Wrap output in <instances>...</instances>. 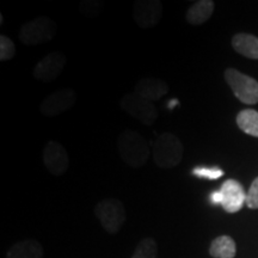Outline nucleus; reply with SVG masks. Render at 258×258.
<instances>
[{
	"label": "nucleus",
	"mask_w": 258,
	"mask_h": 258,
	"mask_svg": "<svg viewBox=\"0 0 258 258\" xmlns=\"http://www.w3.org/2000/svg\"><path fill=\"white\" fill-rule=\"evenodd\" d=\"M117 150L123 163L132 169L144 166L151 153L146 139L132 129H127L120 134L117 139Z\"/></svg>",
	"instance_id": "obj_1"
},
{
	"label": "nucleus",
	"mask_w": 258,
	"mask_h": 258,
	"mask_svg": "<svg viewBox=\"0 0 258 258\" xmlns=\"http://www.w3.org/2000/svg\"><path fill=\"white\" fill-rule=\"evenodd\" d=\"M184 147L182 141L172 133H161L154 141L152 158L160 169H173L183 159Z\"/></svg>",
	"instance_id": "obj_2"
},
{
	"label": "nucleus",
	"mask_w": 258,
	"mask_h": 258,
	"mask_svg": "<svg viewBox=\"0 0 258 258\" xmlns=\"http://www.w3.org/2000/svg\"><path fill=\"white\" fill-rule=\"evenodd\" d=\"M95 215L109 234L117 233L127 218L123 202L117 199H105L97 203Z\"/></svg>",
	"instance_id": "obj_3"
},
{
	"label": "nucleus",
	"mask_w": 258,
	"mask_h": 258,
	"mask_svg": "<svg viewBox=\"0 0 258 258\" xmlns=\"http://www.w3.org/2000/svg\"><path fill=\"white\" fill-rule=\"evenodd\" d=\"M56 29L55 22L41 16L22 25L18 37L25 46H37L53 40L55 37Z\"/></svg>",
	"instance_id": "obj_4"
},
{
	"label": "nucleus",
	"mask_w": 258,
	"mask_h": 258,
	"mask_svg": "<svg viewBox=\"0 0 258 258\" xmlns=\"http://www.w3.org/2000/svg\"><path fill=\"white\" fill-rule=\"evenodd\" d=\"M225 80L232 89L233 95L244 104L258 103V82L238 70L227 69L224 73Z\"/></svg>",
	"instance_id": "obj_5"
},
{
	"label": "nucleus",
	"mask_w": 258,
	"mask_h": 258,
	"mask_svg": "<svg viewBox=\"0 0 258 258\" xmlns=\"http://www.w3.org/2000/svg\"><path fill=\"white\" fill-rule=\"evenodd\" d=\"M120 106L122 110L145 125L154 124L159 116V112L153 102L147 101L135 92L125 93L121 98Z\"/></svg>",
	"instance_id": "obj_6"
},
{
	"label": "nucleus",
	"mask_w": 258,
	"mask_h": 258,
	"mask_svg": "<svg viewBox=\"0 0 258 258\" xmlns=\"http://www.w3.org/2000/svg\"><path fill=\"white\" fill-rule=\"evenodd\" d=\"M77 102V95L72 89H60L47 96L40 104L42 115L55 117L72 109Z\"/></svg>",
	"instance_id": "obj_7"
},
{
	"label": "nucleus",
	"mask_w": 258,
	"mask_h": 258,
	"mask_svg": "<svg viewBox=\"0 0 258 258\" xmlns=\"http://www.w3.org/2000/svg\"><path fill=\"white\" fill-rule=\"evenodd\" d=\"M163 17V5L159 0H139L133 5V18L138 27L151 29Z\"/></svg>",
	"instance_id": "obj_8"
},
{
	"label": "nucleus",
	"mask_w": 258,
	"mask_h": 258,
	"mask_svg": "<svg viewBox=\"0 0 258 258\" xmlns=\"http://www.w3.org/2000/svg\"><path fill=\"white\" fill-rule=\"evenodd\" d=\"M43 164L53 176H62L70 166V157L66 148L57 141H48L43 150Z\"/></svg>",
	"instance_id": "obj_9"
},
{
	"label": "nucleus",
	"mask_w": 258,
	"mask_h": 258,
	"mask_svg": "<svg viewBox=\"0 0 258 258\" xmlns=\"http://www.w3.org/2000/svg\"><path fill=\"white\" fill-rule=\"evenodd\" d=\"M66 62L67 59L64 54L60 51H51L35 66L34 77L43 83L53 82L62 73Z\"/></svg>",
	"instance_id": "obj_10"
},
{
	"label": "nucleus",
	"mask_w": 258,
	"mask_h": 258,
	"mask_svg": "<svg viewBox=\"0 0 258 258\" xmlns=\"http://www.w3.org/2000/svg\"><path fill=\"white\" fill-rule=\"evenodd\" d=\"M221 207L227 213L239 212L246 203V194L238 180L227 179L221 185Z\"/></svg>",
	"instance_id": "obj_11"
},
{
	"label": "nucleus",
	"mask_w": 258,
	"mask_h": 258,
	"mask_svg": "<svg viewBox=\"0 0 258 258\" xmlns=\"http://www.w3.org/2000/svg\"><path fill=\"white\" fill-rule=\"evenodd\" d=\"M134 92L147 101L154 102L169 92V85L159 78H144L135 84Z\"/></svg>",
	"instance_id": "obj_12"
},
{
	"label": "nucleus",
	"mask_w": 258,
	"mask_h": 258,
	"mask_svg": "<svg viewBox=\"0 0 258 258\" xmlns=\"http://www.w3.org/2000/svg\"><path fill=\"white\" fill-rule=\"evenodd\" d=\"M6 258H43V247L37 240H22L10 247Z\"/></svg>",
	"instance_id": "obj_13"
},
{
	"label": "nucleus",
	"mask_w": 258,
	"mask_h": 258,
	"mask_svg": "<svg viewBox=\"0 0 258 258\" xmlns=\"http://www.w3.org/2000/svg\"><path fill=\"white\" fill-rule=\"evenodd\" d=\"M232 47L240 55L258 60V37L253 35L244 32L234 35L232 38Z\"/></svg>",
	"instance_id": "obj_14"
},
{
	"label": "nucleus",
	"mask_w": 258,
	"mask_h": 258,
	"mask_svg": "<svg viewBox=\"0 0 258 258\" xmlns=\"http://www.w3.org/2000/svg\"><path fill=\"white\" fill-rule=\"evenodd\" d=\"M214 12V3L212 0H200L194 3L186 11L185 19L191 25H201L212 17Z\"/></svg>",
	"instance_id": "obj_15"
},
{
	"label": "nucleus",
	"mask_w": 258,
	"mask_h": 258,
	"mask_svg": "<svg viewBox=\"0 0 258 258\" xmlns=\"http://www.w3.org/2000/svg\"><path fill=\"white\" fill-rule=\"evenodd\" d=\"M237 245L230 235H220L215 238L209 246V254L213 258H234Z\"/></svg>",
	"instance_id": "obj_16"
},
{
	"label": "nucleus",
	"mask_w": 258,
	"mask_h": 258,
	"mask_svg": "<svg viewBox=\"0 0 258 258\" xmlns=\"http://www.w3.org/2000/svg\"><path fill=\"white\" fill-rule=\"evenodd\" d=\"M237 124L244 133L258 138V111L245 109L237 116Z\"/></svg>",
	"instance_id": "obj_17"
},
{
	"label": "nucleus",
	"mask_w": 258,
	"mask_h": 258,
	"mask_svg": "<svg viewBox=\"0 0 258 258\" xmlns=\"http://www.w3.org/2000/svg\"><path fill=\"white\" fill-rule=\"evenodd\" d=\"M132 258H158V245L153 238H144L139 241Z\"/></svg>",
	"instance_id": "obj_18"
},
{
	"label": "nucleus",
	"mask_w": 258,
	"mask_h": 258,
	"mask_svg": "<svg viewBox=\"0 0 258 258\" xmlns=\"http://www.w3.org/2000/svg\"><path fill=\"white\" fill-rule=\"evenodd\" d=\"M16 54L15 42L5 35L0 36V60L8 61L11 60Z\"/></svg>",
	"instance_id": "obj_19"
},
{
	"label": "nucleus",
	"mask_w": 258,
	"mask_h": 258,
	"mask_svg": "<svg viewBox=\"0 0 258 258\" xmlns=\"http://www.w3.org/2000/svg\"><path fill=\"white\" fill-rule=\"evenodd\" d=\"M103 3L96 2V0H86V2H82L79 5V12L84 17H96L99 12L102 11Z\"/></svg>",
	"instance_id": "obj_20"
},
{
	"label": "nucleus",
	"mask_w": 258,
	"mask_h": 258,
	"mask_svg": "<svg viewBox=\"0 0 258 258\" xmlns=\"http://www.w3.org/2000/svg\"><path fill=\"white\" fill-rule=\"evenodd\" d=\"M224 171L219 167H195L192 170V175L199 177V178H207V179H219L224 176Z\"/></svg>",
	"instance_id": "obj_21"
},
{
	"label": "nucleus",
	"mask_w": 258,
	"mask_h": 258,
	"mask_svg": "<svg viewBox=\"0 0 258 258\" xmlns=\"http://www.w3.org/2000/svg\"><path fill=\"white\" fill-rule=\"evenodd\" d=\"M246 206L250 209H258V177L246 192Z\"/></svg>",
	"instance_id": "obj_22"
},
{
	"label": "nucleus",
	"mask_w": 258,
	"mask_h": 258,
	"mask_svg": "<svg viewBox=\"0 0 258 258\" xmlns=\"http://www.w3.org/2000/svg\"><path fill=\"white\" fill-rule=\"evenodd\" d=\"M211 201L213 205H221V194L220 191H214L211 195Z\"/></svg>",
	"instance_id": "obj_23"
},
{
	"label": "nucleus",
	"mask_w": 258,
	"mask_h": 258,
	"mask_svg": "<svg viewBox=\"0 0 258 258\" xmlns=\"http://www.w3.org/2000/svg\"><path fill=\"white\" fill-rule=\"evenodd\" d=\"M177 104H178V102H177L176 99H172V102H171L170 104H169V108H172L173 105H177Z\"/></svg>",
	"instance_id": "obj_24"
}]
</instances>
